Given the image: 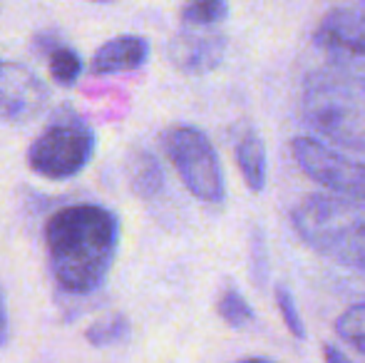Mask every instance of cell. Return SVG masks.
<instances>
[{"mask_svg": "<svg viewBox=\"0 0 365 363\" xmlns=\"http://www.w3.org/2000/svg\"><path fill=\"white\" fill-rule=\"evenodd\" d=\"M120 217L102 204H70L45 224V252L55 284L70 296L102 289L117 249Z\"/></svg>", "mask_w": 365, "mask_h": 363, "instance_id": "1", "label": "cell"}, {"mask_svg": "<svg viewBox=\"0 0 365 363\" xmlns=\"http://www.w3.org/2000/svg\"><path fill=\"white\" fill-rule=\"evenodd\" d=\"M301 115L326 140L365 155V78L346 65H323L306 75Z\"/></svg>", "mask_w": 365, "mask_h": 363, "instance_id": "2", "label": "cell"}, {"mask_svg": "<svg viewBox=\"0 0 365 363\" xmlns=\"http://www.w3.org/2000/svg\"><path fill=\"white\" fill-rule=\"evenodd\" d=\"M296 234L321 257L365 269V202L338 194H308L293 207Z\"/></svg>", "mask_w": 365, "mask_h": 363, "instance_id": "3", "label": "cell"}, {"mask_svg": "<svg viewBox=\"0 0 365 363\" xmlns=\"http://www.w3.org/2000/svg\"><path fill=\"white\" fill-rule=\"evenodd\" d=\"M95 155V132L82 117L60 112L28 147V167L35 175L65 182L80 175Z\"/></svg>", "mask_w": 365, "mask_h": 363, "instance_id": "4", "label": "cell"}, {"mask_svg": "<svg viewBox=\"0 0 365 363\" xmlns=\"http://www.w3.org/2000/svg\"><path fill=\"white\" fill-rule=\"evenodd\" d=\"M162 150L194 197L209 204L224 202V170L212 140L202 130L192 125L169 127L162 132Z\"/></svg>", "mask_w": 365, "mask_h": 363, "instance_id": "5", "label": "cell"}, {"mask_svg": "<svg viewBox=\"0 0 365 363\" xmlns=\"http://www.w3.org/2000/svg\"><path fill=\"white\" fill-rule=\"evenodd\" d=\"M291 152L303 175H308L313 182L336 192L338 197L365 202V165L338 155L313 137H296L291 142Z\"/></svg>", "mask_w": 365, "mask_h": 363, "instance_id": "6", "label": "cell"}, {"mask_svg": "<svg viewBox=\"0 0 365 363\" xmlns=\"http://www.w3.org/2000/svg\"><path fill=\"white\" fill-rule=\"evenodd\" d=\"M50 92L23 63L0 58V122H28L48 107Z\"/></svg>", "mask_w": 365, "mask_h": 363, "instance_id": "7", "label": "cell"}, {"mask_svg": "<svg viewBox=\"0 0 365 363\" xmlns=\"http://www.w3.org/2000/svg\"><path fill=\"white\" fill-rule=\"evenodd\" d=\"M313 43L338 65L351 60L365 63V18L348 8L328 10L313 30Z\"/></svg>", "mask_w": 365, "mask_h": 363, "instance_id": "8", "label": "cell"}, {"mask_svg": "<svg viewBox=\"0 0 365 363\" xmlns=\"http://www.w3.org/2000/svg\"><path fill=\"white\" fill-rule=\"evenodd\" d=\"M226 35L221 33H199V30H184L177 33L167 45L169 63L174 70L184 75H209L217 70L226 58Z\"/></svg>", "mask_w": 365, "mask_h": 363, "instance_id": "9", "label": "cell"}, {"mask_svg": "<svg viewBox=\"0 0 365 363\" xmlns=\"http://www.w3.org/2000/svg\"><path fill=\"white\" fill-rule=\"evenodd\" d=\"M149 58V40L142 35H120L107 40L97 53L92 55V73L95 75H117L130 73L147 63Z\"/></svg>", "mask_w": 365, "mask_h": 363, "instance_id": "10", "label": "cell"}, {"mask_svg": "<svg viewBox=\"0 0 365 363\" xmlns=\"http://www.w3.org/2000/svg\"><path fill=\"white\" fill-rule=\"evenodd\" d=\"M127 177H130V187L145 202H154L162 197L167 180H164V170L159 160L149 150H135L127 160Z\"/></svg>", "mask_w": 365, "mask_h": 363, "instance_id": "11", "label": "cell"}, {"mask_svg": "<svg viewBox=\"0 0 365 363\" xmlns=\"http://www.w3.org/2000/svg\"><path fill=\"white\" fill-rule=\"evenodd\" d=\"M236 165L251 192H261L266 187V147L254 130L246 132L236 145Z\"/></svg>", "mask_w": 365, "mask_h": 363, "instance_id": "12", "label": "cell"}, {"mask_svg": "<svg viewBox=\"0 0 365 363\" xmlns=\"http://www.w3.org/2000/svg\"><path fill=\"white\" fill-rule=\"evenodd\" d=\"M179 18L189 28H212L229 18V3L226 0H187L179 10Z\"/></svg>", "mask_w": 365, "mask_h": 363, "instance_id": "13", "label": "cell"}, {"mask_svg": "<svg viewBox=\"0 0 365 363\" xmlns=\"http://www.w3.org/2000/svg\"><path fill=\"white\" fill-rule=\"evenodd\" d=\"M45 60H48L50 78H53L58 85H63V88H73L77 80H80L82 55L77 53L75 48H70V45L63 43V45H58V48H55Z\"/></svg>", "mask_w": 365, "mask_h": 363, "instance_id": "14", "label": "cell"}, {"mask_svg": "<svg viewBox=\"0 0 365 363\" xmlns=\"http://www.w3.org/2000/svg\"><path fill=\"white\" fill-rule=\"evenodd\" d=\"M217 311L231 329H244L246 324L254 321V309H251L246 296L241 294L234 284H226L224 289H221L219 301H217Z\"/></svg>", "mask_w": 365, "mask_h": 363, "instance_id": "15", "label": "cell"}, {"mask_svg": "<svg viewBox=\"0 0 365 363\" xmlns=\"http://www.w3.org/2000/svg\"><path fill=\"white\" fill-rule=\"evenodd\" d=\"M130 334H132L130 319L122 314H115V316H107L105 321L92 324L90 329L85 331V339H87V344L95 346V349H107V346H115V344L127 341Z\"/></svg>", "mask_w": 365, "mask_h": 363, "instance_id": "16", "label": "cell"}, {"mask_svg": "<svg viewBox=\"0 0 365 363\" xmlns=\"http://www.w3.org/2000/svg\"><path fill=\"white\" fill-rule=\"evenodd\" d=\"M336 331L346 344L365 356V301L346 309L336 321Z\"/></svg>", "mask_w": 365, "mask_h": 363, "instance_id": "17", "label": "cell"}, {"mask_svg": "<svg viewBox=\"0 0 365 363\" xmlns=\"http://www.w3.org/2000/svg\"><path fill=\"white\" fill-rule=\"evenodd\" d=\"M276 304H279V311L286 321V329L291 331L296 339H306V329H303V319L296 309V301H293V294L286 286H276Z\"/></svg>", "mask_w": 365, "mask_h": 363, "instance_id": "18", "label": "cell"}, {"mask_svg": "<svg viewBox=\"0 0 365 363\" xmlns=\"http://www.w3.org/2000/svg\"><path fill=\"white\" fill-rule=\"evenodd\" d=\"M63 43L65 40L60 38V33H55V30H43V33H38L33 38V53L38 55V58H48V55Z\"/></svg>", "mask_w": 365, "mask_h": 363, "instance_id": "19", "label": "cell"}, {"mask_svg": "<svg viewBox=\"0 0 365 363\" xmlns=\"http://www.w3.org/2000/svg\"><path fill=\"white\" fill-rule=\"evenodd\" d=\"M10 339V316H8V304H5V294L0 289V349L8 344Z\"/></svg>", "mask_w": 365, "mask_h": 363, "instance_id": "20", "label": "cell"}, {"mask_svg": "<svg viewBox=\"0 0 365 363\" xmlns=\"http://www.w3.org/2000/svg\"><path fill=\"white\" fill-rule=\"evenodd\" d=\"M323 356H326V363H353L341 349H336V346H331V344L323 346Z\"/></svg>", "mask_w": 365, "mask_h": 363, "instance_id": "21", "label": "cell"}, {"mask_svg": "<svg viewBox=\"0 0 365 363\" xmlns=\"http://www.w3.org/2000/svg\"><path fill=\"white\" fill-rule=\"evenodd\" d=\"M236 363H276V361H271V359H261V356H251V359H241V361H236Z\"/></svg>", "mask_w": 365, "mask_h": 363, "instance_id": "22", "label": "cell"}, {"mask_svg": "<svg viewBox=\"0 0 365 363\" xmlns=\"http://www.w3.org/2000/svg\"><path fill=\"white\" fill-rule=\"evenodd\" d=\"M361 8H363V18H365V0H361Z\"/></svg>", "mask_w": 365, "mask_h": 363, "instance_id": "23", "label": "cell"}, {"mask_svg": "<svg viewBox=\"0 0 365 363\" xmlns=\"http://www.w3.org/2000/svg\"><path fill=\"white\" fill-rule=\"evenodd\" d=\"M95 3H112V0H95Z\"/></svg>", "mask_w": 365, "mask_h": 363, "instance_id": "24", "label": "cell"}, {"mask_svg": "<svg viewBox=\"0 0 365 363\" xmlns=\"http://www.w3.org/2000/svg\"><path fill=\"white\" fill-rule=\"evenodd\" d=\"M0 5H3V0H0Z\"/></svg>", "mask_w": 365, "mask_h": 363, "instance_id": "25", "label": "cell"}]
</instances>
